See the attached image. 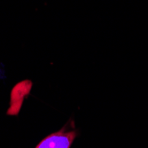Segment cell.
Masks as SVG:
<instances>
[{
  "label": "cell",
  "mask_w": 148,
  "mask_h": 148,
  "mask_svg": "<svg viewBox=\"0 0 148 148\" xmlns=\"http://www.w3.org/2000/svg\"><path fill=\"white\" fill-rule=\"evenodd\" d=\"M76 136L75 130L66 131L64 127L44 138L36 148H70Z\"/></svg>",
  "instance_id": "cell-1"
},
{
  "label": "cell",
  "mask_w": 148,
  "mask_h": 148,
  "mask_svg": "<svg viewBox=\"0 0 148 148\" xmlns=\"http://www.w3.org/2000/svg\"><path fill=\"white\" fill-rule=\"evenodd\" d=\"M32 83L30 81H23L13 87L11 92V104L7 111L9 115H17L21 108L24 98L29 95Z\"/></svg>",
  "instance_id": "cell-2"
}]
</instances>
